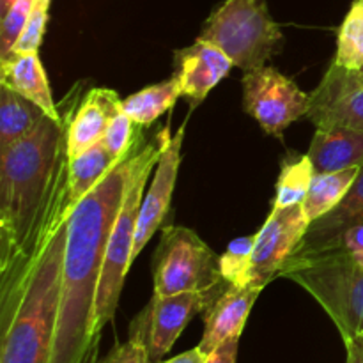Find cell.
<instances>
[{
    "instance_id": "cell-1",
    "label": "cell",
    "mask_w": 363,
    "mask_h": 363,
    "mask_svg": "<svg viewBox=\"0 0 363 363\" xmlns=\"http://www.w3.org/2000/svg\"><path fill=\"white\" fill-rule=\"evenodd\" d=\"M144 137L67 216L59 318L50 363H98L96 300L110 233L123 204L130 163Z\"/></svg>"
},
{
    "instance_id": "cell-2",
    "label": "cell",
    "mask_w": 363,
    "mask_h": 363,
    "mask_svg": "<svg viewBox=\"0 0 363 363\" xmlns=\"http://www.w3.org/2000/svg\"><path fill=\"white\" fill-rule=\"evenodd\" d=\"M67 191L34 248L0 268V363H50L67 240Z\"/></svg>"
},
{
    "instance_id": "cell-3",
    "label": "cell",
    "mask_w": 363,
    "mask_h": 363,
    "mask_svg": "<svg viewBox=\"0 0 363 363\" xmlns=\"http://www.w3.org/2000/svg\"><path fill=\"white\" fill-rule=\"evenodd\" d=\"M67 121L69 106L0 152V268L32 252L67 191Z\"/></svg>"
},
{
    "instance_id": "cell-4",
    "label": "cell",
    "mask_w": 363,
    "mask_h": 363,
    "mask_svg": "<svg viewBox=\"0 0 363 363\" xmlns=\"http://www.w3.org/2000/svg\"><path fill=\"white\" fill-rule=\"evenodd\" d=\"M169 133V126L160 130L152 137V140L144 142L131 158L123 204L117 213V218L113 222L112 233L108 238V245H106L101 282H99L98 300H96L94 332L98 339H101L105 326L116 318L121 291L124 286V277L133 264V245L135 236H137L138 213H140V206L145 195V183H147L152 169L158 163Z\"/></svg>"
},
{
    "instance_id": "cell-5",
    "label": "cell",
    "mask_w": 363,
    "mask_h": 363,
    "mask_svg": "<svg viewBox=\"0 0 363 363\" xmlns=\"http://www.w3.org/2000/svg\"><path fill=\"white\" fill-rule=\"evenodd\" d=\"M280 277L315 298L344 340L363 333V266L342 252L287 261Z\"/></svg>"
},
{
    "instance_id": "cell-6",
    "label": "cell",
    "mask_w": 363,
    "mask_h": 363,
    "mask_svg": "<svg viewBox=\"0 0 363 363\" xmlns=\"http://www.w3.org/2000/svg\"><path fill=\"white\" fill-rule=\"evenodd\" d=\"M199 38L218 46L243 71L264 67L284 45L266 0H223L204 21Z\"/></svg>"
},
{
    "instance_id": "cell-7",
    "label": "cell",
    "mask_w": 363,
    "mask_h": 363,
    "mask_svg": "<svg viewBox=\"0 0 363 363\" xmlns=\"http://www.w3.org/2000/svg\"><path fill=\"white\" fill-rule=\"evenodd\" d=\"M227 286L220 272V255L195 230L181 225L163 227L152 257L155 294L218 293Z\"/></svg>"
},
{
    "instance_id": "cell-8",
    "label": "cell",
    "mask_w": 363,
    "mask_h": 363,
    "mask_svg": "<svg viewBox=\"0 0 363 363\" xmlns=\"http://www.w3.org/2000/svg\"><path fill=\"white\" fill-rule=\"evenodd\" d=\"M241 85L245 112L268 135L280 138L294 121L308 116L311 94L273 66L245 71Z\"/></svg>"
},
{
    "instance_id": "cell-9",
    "label": "cell",
    "mask_w": 363,
    "mask_h": 363,
    "mask_svg": "<svg viewBox=\"0 0 363 363\" xmlns=\"http://www.w3.org/2000/svg\"><path fill=\"white\" fill-rule=\"evenodd\" d=\"M218 293L152 294L151 301L131 321L130 337L144 344L152 363H158L172 350L188 323L204 312Z\"/></svg>"
},
{
    "instance_id": "cell-10",
    "label": "cell",
    "mask_w": 363,
    "mask_h": 363,
    "mask_svg": "<svg viewBox=\"0 0 363 363\" xmlns=\"http://www.w3.org/2000/svg\"><path fill=\"white\" fill-rule=\"evenodd\" d=\"M308 225L311 222L305 216L301 204L282 209L272 208L264 225L255 234L248 284L264 289L280 277L286 262L303 240Z\"/></svg>"
},
{
    "instance_id": "cell-11",
    "label": "cell",
    "mask_w": 363,
    "mask_h": 363,
    "mask_svg": "<svg viewBox=\"0 0 363 363\" xmlns=\"http://www.w3.org/2000/svg\"><path fill=\"white\" fill-rule=\"evenodd\" d=\"M308 119L318 126H346L363 131V71L332 66L311 92Z\"/></svg>"
},
{
    "instance_id": "cell-12",
    "label": "cell",
    "mask_w": 363,
    "mask_h": 363,
    "mask_svg": "<svg viewBox=\"0 0 363 363\" xmlns=\"http://www.w3.org/2000/svg\"><path fill=\"white\" fill-rule=\"evenodd\" d=\"M184 133H186V126L183 124L176 131V135H167L162 155H160L158 163H156V174L152 177L151 188L144 195L140 213H138L133 261L144 250L145 245L151 241V238L162 227V223L165 222L170 202H172L174 188H176L177 172H179L181 147H183Z\"/></svg>"
},
{
    "instance_id": "cell-13",
    "label": "cell",
    "mask_w": 363,
    "mask_h": 363,
    "mask_svg": "<svg viewBox=\"0 0 363 363\" xmlns=\"http://www.w3.org/2000/svg\"><path fill=\"white\" fill-rule=\"evenodd\" d=\"M233 60L213 43L197 38L194 45L174 52V74L181 94L191 108L201 105L209 92L230 73Z\"/></svg>"
},
{
    "instance_id": "cell-14",
    "label": "cell",
    "mask_w": 363,
    "mask_h": 363,
    "mask_svg": "<svg viewBox=\"0 0 363 363\" xmlns=\"http://www.w3.org/2000/svg\"><path fill=\"white\" fill-rule=\"evenodd\" d=\"M82 84H77V92ZM121 101L112 89L94 87L82 94L78 101L74 94L67 121V158H77L103 140L110 121L121 110Z\"/></svg>"
},
{
    "instance_id": "cell-15",
    "label": "cell",
    "mask_w": 363,
    "mask_h": 363,
    "mask_svg": "<svg viewBox=\"0 0 363 363\" xmlns=\"http://www.w3.org/2000/svg\"><path fill=\"white\" fill-rule=\"evenodd\" d=\"M261 287L255 286H227L222 293L216 294L204 314V335H202V353L209 354L216 347L230 339L241 337L252 307L257 301Z\"/></svg>"
},
{
    "instance_id": "cell-16",
    "label": "cell",
    "mask_w": 363,
    "mask_h": 363,
    "mask_svg": "<svg viewBox=\"0 0 363 363\" xmlns=\"http://www.w3.org/2000/svg\"><path fill=\"white\" fill-rule=\"evenodd\" d=\"M354 227H363V165L346 199L332 213L308 225L289 261L328 254L337 247L340 238Z\"/></svg>"
},
{
    "instance_id": "cell-17",
    "label": "cell",
    "mask_w": 363,
    "mask_h": 363,
    "mask_svg": "<svg viewBox=\"0 0 363 363\" xmlns=\"http://www.w3.org/2000/svg\"><path fill=\"white\" fill-rule=\"evenodd\" d=\"M315 174L363 165V131L346 126H318L308 147Z\"/></svg>"
},
{
    "instance_id": "cell-18",
    "label": "cell",
    "mask_w": 363,
    "mask_h": 363,
    "mask_svg": "<svg viewBox=\"0 0 363 363\" xmlns=\"http://www.w3.org/2000/svg\"><path fill=\"white\" fill-rule=\"evenodd\" d=\"M0 84L9 85L21 96L41 106L46 116L60 119V105L53 101L48 78L38 52L9 53L0 59Z\"/></svg>"
},
{
    "instance_id": "cell-19",
    "label": "cell",
    "mask_w": 363,
    "mask_h": 363,
    "mask_svg": "<svg viewBox=\"0 0 363 363\" xmlns=\"http://www.w3.org/2000/svg\"><path fill=\"white\" fill-rule=\"evenodd\" d=\"M121 158H116L103 142H98L77 158L67 160V213L87 197L116 167Z\"/></svg>"
},
{
    "instance_id": "cell-20",
    "label": "cell",
    "mask_w": 363,
    "mask_h": 363,
    "mask_svg": "<svg viewBox=\"0 0 363 363\" xmlns=\"http://www.w3.org/2000/svg\"><path fill=\"white\" fill-rule=\"evenodd\" d=\"M45 117L41 106L9 85L0 84V152L34 133Z\"/></svg>"
},
{
    "instance_id": "cell-21",
    "label": "cell",
    "mask_w": 363,
    "mask_h": 363,
    "mask_svg": "<svg viewBox=\"0 0 363 363\" xmlns=\"http://www.w3.org/2000/svg\"><path fill=\"white\" fill-rule=\"evenodd\" d=\"M358 172L360 167H351L337 172L314 174L307 197L301 204L308 222L312 223L332 213L350 194Z\"/></svg>"
},
{
    "instance_id": "cell-22",
    "label": "cell",
    "mask_w": 363,
    "mask_h": 363,
    "mask_svg": "<svg viewBox=\"0 0 363 363\" xmlns=\"http://www.w3.org/2000/svg\"><path fill=\"white\" fill-rule=\"evenodd\" d=\"M181 96L183 94H181L179 84L172 77L170 80L149 85V87L124 98L121 101V108L135 124H138L140 128H147L163 113L172 110Z\"/></svg>"
},
{
    "instance_id": "cell-23",
    "label": "cell",
    "mask_w": 363,
    "mask_h": 363,
    "mask_svg": "<svg viewBox=\"0 0 363 363\" xmlns=\"http://www.w3.org/2000/svg\"><path fill=\"white\" fill-rule=\"evenodd\" d=\"M314 174V165H312L308 155L289 156L280 169L275 186V201H273L272 208L282 209L303 204Z\"/></svg>"
},
{
    "instance_id": "cell-24",
    "label": "cell",
    "mask_w": 363,
    "mask_h": 363,
    "mask_svg": "<svg viewBox=\"0 0 363 363\" xmlns=\"http://www.w3.org/2000/svg\"><path fill=\"white\" fill-rule=\"evenodd\" d=\"M333 62L346 69H363V0L351 4L340 25Z\"/></svg>"
},
{
    "instance_id": "cell-25",
    "label": "cell",
    "mask_w": 363,
    "mask_h": 363,
    "mask_svg": "<svg viewBox=\"0 0 363 363\" xmlns=\"http://www.w3.org/2000/svg\"><path fill=\"white\" fill-rule=\"evenodd\" d=\"M255 234L236 238L229 243L227 250L220 255V272L223 280L230 286H250L248 268H250L252 252H254Z\"/></svg>"
},
{
    "instance_id": "cell-26",
    "label": "cell",
    "mask_w": 363,
    "mask_h": 363,
    "mask_svg": "<svg viewBox=\"0 0 363 363\" xmlns=\"http://www.w3.org/2000/svg\"><path fill=\"white\" fill-rule=\"evenodd\" d=\"M140 126L135 124L126 113L123 112V108L116 113L112 121H110L108 128H106V133L103 137V144L108 147V151L112 152L116 158H123L135 144L142 138L140 135Z\"/></svg>"
},
{
    "instance_id": "cell-27",
    "label": "cell",
    "mask_w": 363,
    "mask_h": 363,
    "mask_svg": "<svg viewBox=\"0 0 363 363\" xmlns=\"http://www.w3.org/2000/svg\"><path fill=\"white\" fill-rule=\"evenodd\" d=\"M32 4H34V0H14L13 6L2 16V25H0V59H4V57L13 52L14 45L20 39L28 16H30Z\"/></svg>"
},
{
    "instance_id": "cell-28",
    "label": "cell",
    "mask_w": 363,
    "mask_h": 363,
    "mask_svg": "<svg viewBox=\"0 0 363 363\" xmlns=\"http://www.w3.org/2000/svg\"><path fill=\"white\" fill-rule=\"evenodd\" d=\"M50 2L52 0H34L27 25H25L23 32H21L20 39H18L11 53L39 52V46H41L43 38H45L46 23H48Z\"/></svg>"
},
{
    "instance_id": "cell-29",
    "label": "cell",
    "mask_w": 363,
    "mask_h": 363,
    "mask_svg": "<svg viewBox=\"0 0 363 363\" xmlns=\"http://www.w3.org/2000/svg\"><path fill=\"white\" fill-rule=\"evenodd\" d=\"M98 363H152V360L149 358V353L147 350H145L144 344L128 337L126 342L117 344V346Z\"/></svg>"
},
{
    "instance_id": "cell-30",
    "label": "cell",
    "mask_w": 363,
    "mask_h": 363,
    "mask_svg": "<svg viewBox=\"0 0 363 363\" xmlns=\"http://www.w3.org/2000/svg\"><path fill=\"white\" fill-rule=\"evenodd\" d=\"M240 339H230L227 342H223L222 346L216 347L215 351L208 354L206 363H236L238 360V350H240Z\"/></svg>"
},
{
    "instance_id": "cell-31",
    "label": "cell",
    "mask_w": 363,
    "mask_h": 363,
    "mask_svg": "<svg viewBox=\"0 0 363 363\" xmlns=\"http://www.w3.org/2000/svg\"><path fill=\"white\" fill-rule=\"evenodd\" d=\"M347 351L346 363H363V333L344 340Z\"/></svg>"
},
{
    "instance_id": "cell-32",
    "label": "cell",
    "mask_w": 363,
    "mask_h": 363,
    "mask_svg": "<svg viewBox=\"0 0 363 363\" xmlns=\"http://www.w3.org/2000/svg\"><path fill=\"white\" fill-rule=\"evenodd\" d=\"M206 358H208V354L202 353L201 347H194V350L190 351H184V353L177 354V357L170 358V360H165V362H158V363H206Z\"/></svg>"
},
{
    "instance_id": "cell-33",
    "label": "cell",
    "mask_w": 363,
    "mask_h": 363,
    "mask_svg": "<svg viewBox=\"0 0 363 363\" xmlns=\"http://www.w3.org/2000/svg\"><path fill=\"white\" fill-rule=\"evenodd\" d=\"M13 2L14 0H0V14H2V16L7 13V9L13 6Z\"/></svg>"
},
{
    "instance_id": "cell-34",
    "label": "cell",
    "mask_w": 363,
    "mask_h": 363,
    "mask_svg": "<svg viewBox=\"0 0 363 363\" xmlns=\"http://www.w3.org/2000/svg\"><path fill=\"white\" fill-rule=\"evenodd\" d=\"M362 71H363V69H362Z\"/></svg>"
}]
</instances>
